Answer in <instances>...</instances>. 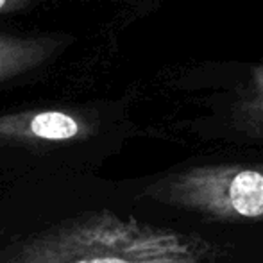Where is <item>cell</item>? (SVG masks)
<instances>
[{"label":"cell","instance_id":"cell-4","mask_svg":"<svg viewBox=\"0 0 263 263\" xmlns=\"http://www.w3.org/2000/svg\"><path fill=\"white\" fill-rule=\"evenodd\" d=\"M31 131L45 140H68L79 133V125L72 117L65 113H40L32 118Z\"/></svg>","mask_w":263,"mask_h":263},{"label":"cell","instance_id":"cell-2","mask_svg":"<svg viewBox=\"0 0 263 263\" xmlns=\"http://www.w3.org/2000/svg\"><path fill=\"white\" fill-rule=\"evenodd\" d=\"M156 197L215 220H263V165H199L165 179Z\"/></svg>","mask_w":263,"mask_h":263},{"label":"cell","instance_id":"cell-1","mask_svg":"<svg viewBox=\"0 0 263 263\" xmlns=\"http://www.w3.org/2000/svg\"><path fill=\"white\" fill-rule=\"evenodd\" d=\"M213 247L194 235L99 213L50 229L11 263H206Z\"/></svg>","mask_w":263,"mask_h":263},{"label":"cell","instance_id":"cell-5","mask_svg":"<svg viewBox=\"0 0 263 263\" xmlns=\"http://www.w3.org/2000/svg\"><path fill=\"white\" fill-rule=\"evenodd\" d=\"M4 2H6V0H0V7H2V6H4Z\"/></svg>","mask_w":263,"mask_h":263},{"label":"cell","instance_id":"cell-3","mask_svg":"<svg viewBox=\"0 0 263 263\" xmlns=\"http://www.w3.org/2000/svg\"><path fill=\"white\" fill-rule=\"evenodd\" d=\"M236 120L251 135L263 136V63L254 70L253 84L236 104Z\"/></svg>","mask_w":263,"mask_h":263}]
</instances>
